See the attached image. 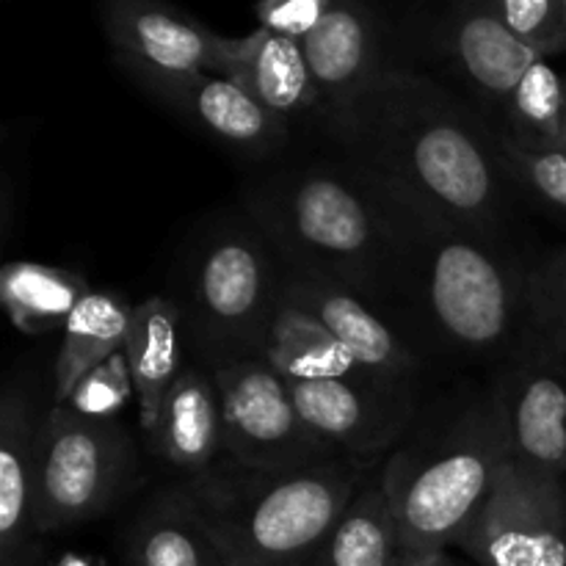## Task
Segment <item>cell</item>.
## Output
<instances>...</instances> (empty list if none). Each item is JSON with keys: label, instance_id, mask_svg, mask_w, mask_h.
Here are the masks:
<instances>
[{"label": "cell", "instance_id": "5b68a950", "mask_svg": "<svg viewBox=\"0 0 566 566\" xmlns=\"http://www.w3.org/2000/svg\"><path fill=\"white\" fill-rule=\"evenodd\" d=\"M509 459L492 398L418 437L379 473L390 501L398 551L440 553L459 547L490 501Z\"/></svg>", "mask_w": 566, "mask_h": 566}, {"label": "cell", "instance_id": "603a6c76", "mask_svg": "<svg viewBox=\"0 0 566 566\" xmlns=\"http://www.w3.org/2000/svg\"><path fill=\"white\" fill-rule=\"evenodd\" d=\"M133 324V307L116 293L92 291L70 315L61 337L53 374V407L70 401L77 381L114 354L125 352L127 332Z\"/></svg>", "mask_w": 566, "mask_h": 566}, {"label": "cell", "instance_id": "30bf717a", "mask_svg": "<svg viewBox=\"0 0 566 566\" xmlns=\"http://www.w3.org/2000/svg\"><path fill=\"white\" fill-rule=\"evenodd\" d=\"M114 59L144 88L213 72L219 75L221 36L169 0H99Z\"/></svg>", "mask_w": 566, "mask_h": 566}, {"label": "cell", "instance_id": "8992f818", "mask_svg": "<svg viewBox=\"0 0 566 566\" xmlns=\"http://www.w3.org/2000/svg\"><path fill=\"white\" fill-rule=\"evenodd\" d=\"M269 238L227 230L205 243L191 274L193 332L216 363L252 357L282 298L285 269Z\"/></svg>", "mask_w": 566, "mask_h": 566}, {"label": "cell", "instance_id": "ac0fdd59", "mask_svg": "<svg viewBox=\"0 0 566 566\" xmlns=\"http://www.w3.org/2000/svg\"><path fill=\"white\" fill-rule=\"evenodd\" d=\"M39 423L25 390H6L0 407V566H33V457Z\"/></svg>", "mask_w": 566, "mask_h": 566}, {"label": "cell", "instance_id": "e0dca14e", "mask_svg": "<svg viewBox=\"0 0 566 566\" xmlns=\"http://www.w3.org/2000/svg\"><path fill=\"white\" fill-rule=\"evenodd\" d=\"M219 75L252 94L282 119L318 108V88L302 39L260 25L241 39L221 36Z\"/></svg>", "mask_w": 566, "mask_h": 566}, {"label": "cell", "instance_id": "2e32d148", "mask_svg": "<svg viewBox=\"0 0 566 566\" xmlns=\"http://www.w3.org/2000/svg\"><path fill=\"white\" fill-rule=\"evenodd\" d=\"M149 94H155L193 127L241 153L269 155L287 138V119L258 103L230 77L213 72H193L177 81H166L149 88Z\"/></svg>", "mask_w": 566, "mask_h": 566}, {"label": "cell", "instance_id": "4316f807", "mask_svg": "<svg viewBox=\"0 0 566 566\" xmlns=\"http://www.w3.org/2000/svg\"><path fill=\"white\" fill-rule=\"evenodd\" d=\"M495 158L503 175L517 182L525 193L556 210L566 219V149L564 147H523L501 133L492 138Z\"/></svg>", "mask_w": 566, "mask_h": 566}, {"label": "cell", "instance_id": "9c48e42d", "mask_svg": "<svg viewBox=\"0 0 566 566\" xmlns=\"http://www.w3.org/2000/svg\"><path fill=\"white\" fill-rule=\"evenodd\" d=\"M459 547L479 566H566V475L509 457Z\"/></svg>", "mask_w": 566, "mask_h": 566}, {"label": "cell", "instance_id": "f1b7e54d", "mask_svg": "<svg viewBox=\"0 0 566 566\" xmlns=\"http://www.w3.org/2000/svg\"><path fill=\"white\" fill-rule=\"evenodd\" d=\"M492 6L542 59L566 53V0H492Z\"/></svg>", "mask_w": 566, "mask_h": 566}, {"label": "cell", "instance_id": "cb8c5ba5", "mask_svg": "<svg viewBox=\"0 0 566 566\" xmlns=\"http://www.w3.org/2000/svg\"><path fill=\"white\" fill-rule=\"evenodd\" d=\"M92 293L81 274L55 265L17 260L0 274V298L11 324L25 335L64 332L77 304Z\"/></svg>", "mask_w": 566, "mask_h": 566}, {"label": "cell", "instance_id": "f546056e", "mask_svg": "<svg viewBox=\"0 0 566 566\" xmlns=\"http://www.w3.org/2000/svg\"><path fill=\"white\" fill-rule=\"evenodd\" d=\"M130 396H136V385H133L130 363H127L125 352H119L88 370L77 381L64 407H70L77 415H86V418L111 420L130 401Z\"/></svg>", "mask_w": 566, "mask_h": 566}, {"label": "cell", "instance_id": "3957f363", "mask_svg": "<svg viewBox=\"0 0 566 566\" xmlns=\"http://www.w3.org/2000/svg\"><path fill=\"white\" fill-rule=\"evenodd\" d=\"M528 274L497 238L412 213L396 296L440 352L512 359L531 329Z\"/></svg>", "mask_w": 566, "mask_h": 566}, {"label": "cell", "instance_id": "6da1fadb", "mask_svg": "<svg viewBox=\"0 0 566 566\" xmlns=\"http://www.w3.org/2000/svg\"><path fill=\"white\" fill-rule=\"evenodd\" d=\"M359 171L420 219L495 238L503 169L495 147L448 88L387 66L337 119Z\"/></svg>", "mask_w": 566, "mask_h": 566}, {"label": "cell", "instance_id": "d4e9b609", "mask_svg": "<svg viewBox=\"0 0 566 566\" xmlns=\"http://www.w3.org/2000/svg\"><path fill=\"white\" fill-rule=\"evenodd\" d=\"M398 534L381 479L365 481L310 566H396Z\"/></svg>", "mask_w": 566, "mask_h": 566}, {"label": "cell", "instance_id": "5bb4252c", "mask_svg": "<svg viewBox=\"0 0 566 566\" xmlns=\"http://www.w3.org/2000/svg\"><path fill=\"white\" fill-rule=\"evenodd\" d=\"M282 298L318 321L359 368L385 385L403 390L418 376V352L357 293L285 269Z\"/></svg>", "mask_w": 566, "mask_h": 566}, {"label": "cell", "instance_id": "7c38bea8", "mask_svg": "<svg viewBox=\"0 0 566 566\" xmlns=\"http://www.w3.org/2000/svg\"><path fill=\"white\" fill-rule=\"evenodd\" d=\"M409 22L423 25L431 44L451 61L475 97L497 108L542 59L497 17L492 0H446Z\"/></svg>", "mask_w": 566, "mask_h": 566}, {"label": "cell", "instance_id": "4dcf8cb0", "mask_svg": "<svg viewBox=\"0 0 566 566\" xmlns=\"http://www.w3.org/2000/svg\"><path fill=\"white\" fill-rule=\"evenodd\" d=\"M329 0H260L258 20L263 28H271L285 36L304 39L324 17Z\"/></svg>", "mask_w": 566, "mask_h": 566}, {"label": "cell", "instance_id": "d6986e66", "mask_svg": "<svg viewBox=\"0 0 566 566\" xmlns=\"http://www.w3.org/2000/svg\"><path fill=\"white\" fill-rule=\"evenodd\" d=\"M155 451L177 470L202 475L219 462L224 446V412L213 374L186 368L166 396L155 431Z\"/></svg>", "mask_w": 566, "mask_h": 566}, {"label": "cell", "instance_id": "9a60e30c", "mask_svg": "<svg viewBox=\"0 0 566 566\" xmlns=\"http://www.w3.org/2000/svg\"><path fill=\"white\" fill-rule=\"evenodd\" d=\"M304 426L340 457L357 459L385 451L407 423L403 390L370 381H291Z\"/></svg>", "mask_w": 566, "mask_h": 566}, {"label": "cell", "instance_id": "7402d4cb", "mask_svg": "<svg viewBox=\"0 0 566 566\" xmlns=\"http://www.w3.org/2000/svg\"><path fill=\"white\" fill-rule=\"evenodd\" d=\"M252 357L263 359L265 365L285 376L287 381H326V379H346V381H370V385L390 387L370 376L368 370L359 368L346 348L324 329L315 318L293 307L291 302L280 298L274 318L269 329L260 337ZM396 390V387H392Z\"/></svg>", "mask_w": 566, "mask_h": 566}, {"label": "cell", "instance_id": "83f0119b", "mask_svg": "<svg viewBox=\"0 0 566 566\" xmlns=\"http://www.w3.org/2000/svg\"><path fill=\"white\" fill-rule=\"evenodd\" d=\"M528 310L531 335L566 359V247L531 269Z\"/></svg>", "mask_w": 566, "mask_h": 566}, {"label": "cell", "instance_id": "484cf974", "mask_svg": "<svg viewBox=\"0 0 566 566\" xmlns=\"http://www.w3.org/2000/svg\"><path fill=\"white\" fill-rule=\"evenodd\" d=\"M503 136L523 147H562L566 114V77L539 59L503 103Z\"/></svg>", "mask_w": 566, "mask_h": 566}, {"label": "cell", "instance_id": "d6a6232c", "mask_svg": "<svg viewBox=\"0 0 566 566\" xmlns=\"http://www.w3.org/2000/svg\"><path fill=\"white\" fill-rule=\"evenodd\" d=\"M374 3H376V9H381V3L401 6V9H407L409 20H415V17L429 14V11H434L437 6H442V3H446V0H374Z\"/></svg>", "mask_w": 566, "mask_h": 566}, {"label": "cell", "instance_id": "8fae6325", "mask_svg": "<svg viewBox=\"0 0 566 566\" xmlns=\"http://www.w3.org/2000/svg\"><path fill=\"white\" fill-rule=\"evenodd\" d=\"M509 457L566 475V359L528 332L492 390Z\"/></svg>", "mask_w": 566, "mask_h": 566}, {"label": "cell", "instance_id": "ba28073f", "mask_svg": "<svg viewBox=\"0 0 566 566\" xmlns=\"http://www.w3.org/2000/svg\"><path fill=\"white\" fill-rule=\"evenodd\" d=\"M213 379L224 412V459L252 470H282L340 457L304 426L291 381L263 359H221Z\"/></svg>", "mask_w": 566, "mask_h": 566}, {"label": "cell", "instance_id": "4fadbf2b", "mask_svg": "<svg viewBox=\"0 0 566 566\" xmlns=\"http://www.w3.org/2000/svg\"><path fill=\"white\" fill-rule=\"evenodd\" d=\"M385 36V14L374 0H329L324 17L302 39L318 105L335 122L387 70Z\"/></svg>", "mask_w": 566, "mask_h": 566}, {"label": "cell", "instance_id": "1f68e13d", "mask_svg": "<svg viewBox=\"0 0 566 566\" xmlns=\"http://www.w3.org/2000/svg\"><path fill=\"white\" fill-rule=\"evenodd\" d=\"M396 566H459V564L448 556V551H440V553H415V556L401 553Z\"/></svg>", "mask_w": 566, "mask_h": 566}, {"label": "cell", "instance_id": "277c9868", "mask_svg": "<svg viewBox=\"0 0 566 566\" xmlns=\"http://www.w3.org/2000/svg\"><path fill=\"white\" fill-rule=\"evenodd\" d=\"M363 484L359 462L348 457L282 470L221 457L186 492L230 566H310Z\"/></svg>", "mask_w": 566, "mask_h": 566}, {"label": "cell", "instance_id": "52a82bcc", "mask_svg": "<svg viewBox=\"0 0 566 566\" xmlns=\"http://www.w3.org/2000/svg\"><path fill=\"white\" fill-rule=\"evenodd\" d=\"M130 462L114 420L53 407L39 423L33 457V525L39 534L97 517L114 501Z\"/></svg>", "mask_w": 566, "mask_h": 566}, {"label": "cell", "instance_id": "e575fe53", "mask_svg": "<svg viewBox=\"0 0 566 566\" xmlns=\"http://www.w3.org/2000/svg\"><path fill=\"white\" fill-rule=\"evenodd\" d=\"M562 147L566 149V114H564V142H562Z\"/></svg>", "mask_w": 566, "mask_h": 566}, {"label": "cell", "instance_id": "ffe728a7", "mask_svg": "<svg viewBox=\"0 0 566 566\" xmlns=\"http://www.w3.org/2000/svg\"><path fill=\"white\" fill-rule=\"evenodd\" d=\"M182 313L164 296H149L133 307L125 357L130 363L142 429L153 434L160 409L182 374Z\"/></svg>", "mask_w": 566, "mask_h": 566}, {"label": "cell", "instance_id": "7a4b0ae2", "mask_svg": "<svg viewBox=\"0 0 566 566\" xmlns=\"http://www.w3.org/2000/svg\"><path fill=\"white\" fill-rule=\"evenodd\" d=\"M252 210L285 269L346 287L368 304L396 293L412 213L363 171L280 177L252 199Z\"/></svg>", "mask_w": 566, "mask_h": 566}, {"label": "cell", "instance_id": "836d02e7", "mask_svg": "<svg viewBox=\"0 0 566 566\" xmlns=\"http://www.w3.org/2000/svg\"><path fill=\"white\" fill-rule=\"evenodd\" d=\"M59 566H86V564L77 562V558H64V564H59Z\"/></svg>", "mask_w": 566, "mask_h": 566}, {"label": "cell", "instance_id": "44dd1931", "mask_svg": "<svg viewBox=\"0 0 566 566\" xmlns=\"http://www.w3.org/2000/svg\"><path fill=\"white\" fill-rule=\"evenodd\" d=\"M125 566H230L188 492H169L130 528Z\"/></svg>", "mask_w": 566, "mask_h": 566}]
</instances>
